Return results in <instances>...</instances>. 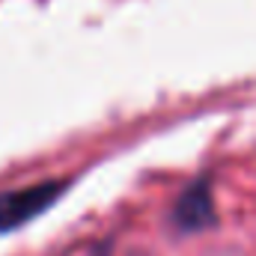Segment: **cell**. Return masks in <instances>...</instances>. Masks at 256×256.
Wrapping results in <instances>:
<instances>
[{
	"mask_svg": "<svg viewBox=\"0 0 256 256\" xmlns=\"http://www.w3.org/2000/svg\"><path fill=\"white\" fill-rule=\"evenodd\" d=\"M63 191H66V182L54 179V182H39V185H30V188L0 194V236L9 232V230L24 226L27 220L42 214L48 206L57 202V196Z\"/></svg>",
	"mask_w": 256,
	"mask_h": 256,
	"instance_id": "1",
	"label": "cell"
},
{
	"mask_svg": "<svg viewBox=\"0 0 256 256\" xmlns=\"http://www.w3.org/2000/svg\"><path fill=\"white\" fill-rule=\"evenodd\" d=\"M173 220L182 232H196V230H206L214 224V202H212V191H208L206 179L194 182L179 196V202L173 208Z\"/></svg>",
	"mask_w": 256,
	"mask_h": 256,
	"instance_id": "2",
	"label": "cell"
}]
</instances>
